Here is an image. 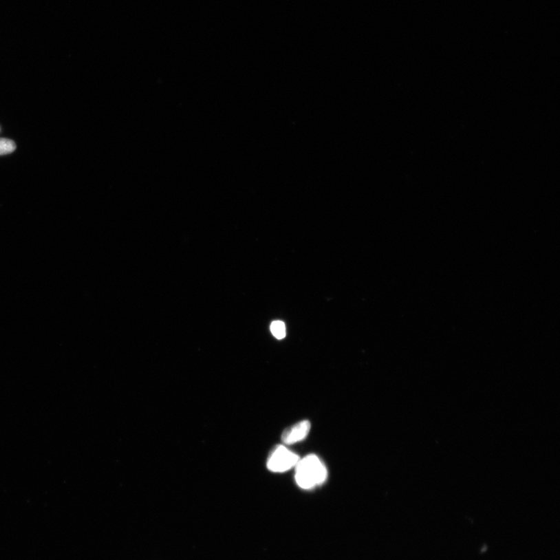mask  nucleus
Masks as SVG:
<instances>
[{
	"instance_id": "obj_2",
	"label": "nucleus",
	"mask_w": 560,
	"mask_h": 560,
	"mask_svg": "<svg viewBox=\"0 0 560 560\" xmlns=\"http://www.w3.org/2000/svg\"><path fill=\"white\" fill-rule=\"evenodd\" d=\"M300 460L299 455L283 445H279L268 458L267 468L272 473H284L296 466Z\"/></svg>"
},
{
	"instance_id": "obj_3",
	"label": "nucleus",
	"mask_w": 560,
	"mask_h": 560,
	"mask_svg": "<svg viewBox=\"0 0 560 560\" xmlns=\"http://www.w3.org/2000/svg\"><path fill=\"white\" fill-rule=\"evenodd\" d=\"M311 430V422L303 420L297 422L286 430L282 434V442L286 444H293L305 440Z\"/></svg>"
},
{
	"instance_id": "obj_4",
	"label": "nucleus",
	"mask_w": 560,
	"mask_h": 560,
	"mask_svg": "<svg viewBox=\"0 0 560 560\" xmlns=\"http://www.w3.org/2000/svg\"><path fill=\"white\" fill-rule=\"evenodd\" d=\"M270 330L272 335L278 339H282L286 336V327L283 321H274L271 325Z\"/></svg>"
},
{
	"instance_id": "obj_1",
	"label": "nucleus",
	"mask_w": 560,
	"mask_h": 560,
	"mask_svg": "<svg viewBox=\"0 0 560 560\" xmlns=\"http://www.w3.org/2000/svg\"><path fill=\"white\" fill-rule=\"evenodd\" d=\"M295 467L297 484L303 490H311L323 484L327 480V469L316 455H309L303 457L297 462Z\"/></svg>"
},
{
	"instance_id": "obj_5",
	"label": "nucleus",
	"mask_w": 560,
	"mask_h": 560,
	"mask_svg": "<svg viewBox=\"0 0 560 560\" xmlns=\"http://www.w3.org/2000/svg\"><path fill=\"white\" fill-rule=\"evenodd\" d=\"M16 149V144L14 141L8 139H0V155L8 154L14 152Z\"/></svg>"
}]
</instances>
